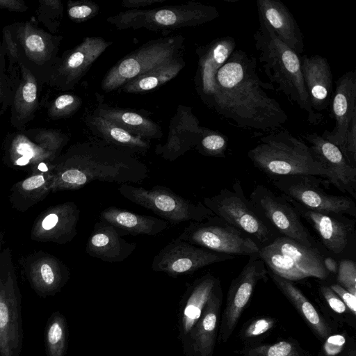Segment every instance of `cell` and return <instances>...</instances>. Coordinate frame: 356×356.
Returning <instances> with one entry per match:
<instances>
[{
  "mask_svg": "<svg viewBox=\"0 0 356 356\" xmlns=\"http://www.w3.org/2000/svg\"><path fill=\"white\" fill-rule=\"evenodd\" d=\"M228 145V138L224 134L204 127L203 134L195 147L202 155L225 158Z\"/></svg>",
  "mask_w": 356,
  "mask_h": 356,
  "instance_id": "obj_40",
  "label": "cell"
},
{
  "mask_svg": "<svg viewBox=\"0 0 356 356\" xmlns=\"http://www.w3.org/2000/svg\"><path fill=\"white\" fill-rule=\"evenodd\" d=\"M15 86L8 72L6 53L0 39V98L2 103V113L10 105Z\"/></svg>",
  "mask_w": 356,
  "mask_h": 356,
  "instance_id": "obj_44",
  "label": "cell"
},
{
  "mask_svg": "<svg viewBox=\"0 0 356 356\" xmlns=\"http://www.w3.org/2000/svg\"><path fill=\"white\" fill-rule=\"evenodd\" d=\"M82 103V99L76 95L63 94L50 104L48 115L52 120L70 117L81 107Z\"/></svg>",
  "mask_w": 356,
  "mask_h": 356,
  "instance_id": "obj_42",
  "label": "cell"
},
{
  "mask_svg": "<svg viewBox=\"0 0 356 356\" xmlns=\"http://www.w3.org/2000/svg\"><path fill=\"white\" fill-rule=\"evenodd\" d=\"M184 38L181 35L161 38L144 44L122 58L104 76L101 88L109 92L129 81L181 54Z\"/></svg>",
  "mask_w": 356,
  "mask_h": 356,
  "instance_id": "obj_8",
  "label": "cell"
},
{
  "mask_svg": "<svg viewBox=\"0 0 356 356\" xmlns=\"http://www.w3.org/2000/svg\"><path fill=\"white\" fill-rule=\"evenodd\" d=\"M24 268L32 288L42 297L58 293L70 278L66 266L45 252H38L29 257Z\"/></svg>",
  "mask_w": 356,
  "mask_h": 356,
  "instance_id": "obj_26",
  "label": "cell"
},
{
  "mask_svg": "<svg viewBox=\"0 0 356 356\" xmlns=\"http://www.w3.org/2000/svg\"><path fill=\"white\" fill-rule=\"evenodd\" d=\"M330 288L340 298L348 311L356 315V296L352 294L339 284H333Z\"/></svg>",
  "mask_w": 356,
  "mask_h": 356,
  "instance_id": "obj_49",
  "label": "cell"
},
{
  "mask_svg": "<svg viewBox=\"0 0 356 356\" xmlns=\"http://www.w3.org/2000/svg\"><path fill=\"white\" fill-rule=\"evenodd\" d=\"M271 180L285 198L304 208L320 213L356 217L355 201L347 195L327 193L316 176L290 175Z\"/></svg>",
  "mask_w": 356,
  "mask_h": 356,
  "instance_id": "obj_13",
  "label": "cell"
},
{
  "mask_svg": "<svg viewBox=\"0 0 356 356\" xmlns=\"http://www.w3.org/2000/svg\"><path fill=\"white\" fill-rule=\"evenodd\" d=\"M249 200L258 216L272 231L307 247H314V241L298 211L282 194L277 195L264 185H257Z\"/></svg>",
  "mask_w": 356,
  "mask_h": 356,
  "instance_id": "obj_14",
  "label": "cell"
},
{
  "mask_svg": "<svg viewBox=\"0 0 356 356\" xmlns=\"http://www.w3.org/2000/svg\"><path fill=\"white\" fill-rule=\"evenodd\" d=\"M47 356H65L67 348L68 328L65 316L59 312L49 318L45 330Z\"/></svg>",
  "mask_w": 356,
  "mask_h": 356,
  "instance_id": "obj_39",
  "label": "cell"
},
{
  "mask_svg": "<svg viewBox=\"0 0 356 356\" xmlns=\"http://www.w3.org/2000/svg\"><path fill=\"white\" fill-rule=\"evenodd\" d=\"M9 249L0 253V356H19L23 330L22 296Z\"/></svg>",
  "mask_w": 356,
  "mask_h": 356,
  "instance_id": "obj_11",
  "label": "cell"
},
{
  "mask_svg": "<svg viewBox=\"0 0 356 356\" xmlns=\"http://www.w3.org/2000/svg\"><path fill=\"white\" fill-rule=\"evenodd\" d=\"M111 44L99 36L84 38L78 45L58 57L48 85L64 91L73 89Z\"/></svg>",
  "mask_w": 356,
  "mask_h": 356,
  "instance_id": "obj_17",
  "label": "cell"
},
{
  "mask_svg": "<svg viewBox=\"0 0 356 356\" xmlns=\"http://www.w3.org/2000/svg\"><path fill=\"white\" fill-rule=\"evenodd\" d=\"M258 255L270 272L291 282L310 277L325 280L328 276L317 248L285 236H277L261 247Z\"/></svg>",
  "mask_w": 356,
  "mask_h": 356,
  "instance_id": "obj_7",
  "label": "cell"
},
{
  "mask_svg": "<svg viewBox=\"0 0 356 356\" xmlns=\"http://www.w3.org/2000/svg\"><path fill=\"white\" fill-rule=\"evenodd\" d=\"M238 356H311L295 340L286 339L272 343L246 345L236 351Z\"/></svg>",
  "mask_w": 356,
  "mask_h": 356,
  "instance_id": "obj_38",
  "label": "cell"
},
{
  "mask_svg": "<svg viewBox=\"0 0 356 356\" xmlns=\"http://www.w3.org/2000/svg\"><path fill=\"white\" fill-rule=\"evenodd\" d=\"M99 218L114 227L122 236H155L169 227V222L161 218L136 213L114 206L102 211Z\"/></svg>",
  "mask_w": 356,
  "mask_h": 356,
  "instance_id": "obj_32",
  "label": "cell"
},
{
  "mask_svg": "<svg viewBox=\"0 0 356 356\" xmlns=\"http://www.w3.org/2000/svg\"><path fill=\"white\" fill-rule=\"evenodd\" d=\"M341 152L349 163L356 167V115L351 120Z\"/></svg>",
  "mask_w": 356,
  "mask_h": 356,
  "instance_id": "obj_47",
  "label": "cell"
},
{
  "mask_svg": "<svg viewBox=\"0 0 356 356\" xmlns=\"http://www.w3.org/2000/svg\"><path fill=\"white\" fill-rule=\"evenodd\" d=\"M256 59L235 49L216 76V92L211 108L238 127L273 131L286 123L288 115L266 90H274L261 81Z\"/></svg>",
  "mask_w": 356,
  "mask_h": 356,
  "instance_id": "obj_1",
  "label": "cell"
},
{
  "mask_svg": "<svg viewBox=\"0 0 356 356\" xmlns=\"http://www.w3.org/2000/svg\"><path fill=\"white\" fill-rule=\"evenodd\" d=\"M118 191L127 200L151 210L173 225L186 221L202 222L215 216L202 202H193L165 186L157 185L147 189L122 184Z\"/></svg>",
  "mask_w": 356,
  "mask_h": 356,
  "instance_id": "obj_9",
  "label": "cell"
},
{
  "mask_svg": "<svg viewBox=\"0 0 356 356\" xmlns=\"http://www.w3.org/2000/svg\"><path fill=\"white\" fill-rule=\"evenodd\" d=\"M99 12V6L91 1H69L67 3L68 16L75 22H86L95 17Z\"/></svg>",
  "mask_w": 356,
  "mask_h": 356,
  "instance_id": "obj_45",
  "label": "cell"
},
{
  "mask_svg": "<svg viewBox=\"0 0 356 356\" xmlns=\"http://www.w3.org/2000/svg\"><path fill=\"white\" fill-rule=\"evenodd\" d=\"M204 131L190 106L179 105L172 118L166 142L158 145L155 153L169 161H174L195 147Z\"/></svg>",
  "mask_w": 356,
  "mask_h": 356,
  "instance_id": "obj_22",
  "label": "cell"
},
{
  "mask_svg": "<svg viewBox=\"0 0 356 356\" xmlns=\"http://www.w3.org/2000/svg\"><path fill=\"white\" fill-rule=\"evenodd\" d=\"M97 100L98 103L92 112L131 134L149 141L162 137L161 127L149 118L136 111L110 106L102 102L99 95H97Z\"/></svg>",
  "mask_w": 356,
  "mask_h": 356,
  "instance_id": "obj_33",
  "label": "cell"
},
{
  "mask_svg": "<svg viewBox=\"0 0 356 356\" xmlns=\"http://www.w3.org/2000/svg\"><path fill=\"white\" fill-rule=\"evenodd\" d=\"M0 8L15 12H24L28 8L24 1L19 0H0Z\"/></svg>",
  "mask_w": 356,
  "mask_h": 356,
  "instance_id": "obj_51",
  "label": "cell"
},
{
  "mask_svg": "<svg viewBox=\"0 0 356 356\" xmlns=\"http://www.w3.org/2000/svg\"><path fill=\"white\" fill-rule=\"evenodd\" d=\"M68 141L66 135L52 129H31L12 137L9 155L15 165L52 164Z\"/></svg>",
  "mask_w": 356,
  "mask_h": 356,
  "instance_id": "obj_18",
  "label": "cell"
},
{
  "mask_svg": "<svg viewBox=\"0 0 356 356\" xmlns=\"http://www.w3.org/2000/svg\"><path fill=\"white\" fill-rule=\"evenodd\" d=\"M80 210L74 202H65L49 207L33 225L31 237L38 241L65 244L76 235Z\"/></svg>",
  "mask_w": 356,
  "mask_h": 356,
  "instance_id": "obj_23",
  "label": "cell"
},
{
  "mask_svg": "<svg viewBox=\"0 0 356 356\" xmlns=\"http://www.w3.org/2000/svg\"><path fill=\"white\" fill-rule=\"evenodd\" d=\"M186 63L181 54L129 81L121 87L124 92L141 93L154 90L175 78Z\"/></svg>",
  "mask_w": 356,
  "mask_h": 356,
  "instance_id": "obj_37",
  "label": "cell"
},
{
  "mask_svg": "<svg viewBox=\"0 0 356 356\" xmlns=\"http://www.w3.org/2000/svg\"><path fill=\"white\" fill-rule=\"evenodd\" d=\"M253 34L254 47L264 72L277 90L307 115L308 122L318 124L323 119L310 104L301 70L300 56L284 44L264 20Z\"/></svg>",
  "mask_w": 356,
  "mask_h": 356,
  "instance_id": "obj_3",
  "label": "cell"
},
{
  "mask_svg": "<svg viewBox=\"0 0 356 356\" xmlns=\"http://www.w3.org/2000/svg\"><path fill=\"white\" fill-rule=\"evenodd\" d=\"M148 168L134 154L97 139L70 146L54 162L51 192L79 189L95 181L138 183Z\"/></svg>",
  "mask_w": 356,
  "mask_h": 356,
  "instance_id": "obj_2",
  "label": "cell"
},
{
  "mask_svg": "<svg viewBox=\"0 0 356 356\" xmlns=\"http://www.w3.org/2000/svg\"><path fill=\"white\" fill-rule=\"evenodd\" d=\"M276 319L271 316H261L255 317L244 324L239 333L238 337L245 346L254 344L271 331L276 325Z\"/></svg>",
  "mask_w": 356,
  "mask_h": 356,
  "instance_id": "obj_41",
  "label": "cell"
},
{
  "mask_svg": "<svg viewBox=\"0 0 356 356\" xmlns=\"http://www.w3.org/2000/svg\"><path fill=\"white\" fill-rule=\"evenodd\" d=\"M85 122L91 133L99 140L134 155L145 154L150 147L149 140L131 134L93 112L86 115Z\"/></svg>",
  "mask_w": 356,
  "mask_h": 356,
  "instance_id": "obj_34",
  "label": "cell"
},
{
  "mask_svg": "<svg viewBox=\"0 0 356 356\" xmlns=\"http://www.w3.org/2000/svg\"><path fill=\"white\" fill-rule=\"evenodd\" d=\"M331 113L335 125L332 131L325 130L321 136L341 150L353 118L356 115V72L348 71L337 82L332 98Z\"/></svg>",
  "mask_w": 356,
  "mask_h": 356,
  "instance_id": "obj_24",
  "label": "cell"
},
{
  "mask_svg": "<svg viewBox=\"0 0 356 356\" xmlns=\"http://www.w3.org/2000/svg\"><path fill=\"white\" fill-rule=\"evenodd\" d=\"M323 265L326 270L329 273H335L337 271V263L336 261L330 257L323 259Z\"/></svg>",
  "mask_w": 356,
  "mask_h": 356,
  "instance_id": "obj_52",
  "label": "cell"
},
{
  "mask_svg": "<svg viewBox=\"0 0 356 356\" xmlns=\"http://www.w3.org/2000/svg\"><path fill=\"white\" fill-rule=\"evenodd\" d=\"M259 18L271 28L275 35L298 54L304 51L302 33L295 17L279 0H257Z\"/></svg>",
  "mask_w": 356,
  "mask_h": 356,
  "instance_id": "obj_28",
  "label": "cell"
},
{
  "mask_svg": "<svg viewBox=\"0 0 356 356\" xmlns=\"http://www.w3.org/2000/svg\"><path fill=\"white\" fill-rule=\"evenodd\" d=\"M337 280L339 285L356 296V264L353 260L340 261Z\"/></svg>",
  "mask_w": 356,
  "mask_h": 356,
  "instance_id": "obj_46",
  "label": "cell"
},
{
  "mask_svg": "<svg viewBox=\"0 0 356 356\" xmlns=\"http://www.w3.org/2000/svg\"><path fill=\"white\" fill-rule=\"evenodd\" d=\"M167 0H123L121 6L129 9H140L153 4L162 3Z\"/></svg>",
  "mask_w": 356,
  "mask_h": 356,
  "instance_id": "obj_50",
  "label": "cell"
},
{
  "mask_svg": "<svg viewBox=\"0 0 356 356\" xmlns=\"http://www.w3.org/2000/svg\"><path fill=\"white\" fill-rule=\"evenodd\" d=\"M37 11L38 19L42 22L51 33L57 31L63 17V6L58 0H44L40 1Z\"/></svg>",
  "mask_w": 356,
  "mask_h": 356,
  "instance_id": "obj_43",
  "label": "cell"
},
{
  "mask_svg": "<svg viewBox=\"0 0 356 356\" xmlns=\"http://www.w3.org/2000/svg\"><path fill=\"white\" fill-rule=\"evenodd\" d=\"M321 293L329 307L337 314H343L348 311L340 298L328 286H321Z\"/></svg>",
  "mask_w": 356,
  "mask_h": 356,
  "instance_id": "obj_48",
  "label": "cell"
},
{
  "mask_svg": "<svg viewBox=\"0 0 356 356\" xmlns=\"http://www.w3.org/2000/svg\"><path fill=\"white\" fill-rule=\"evenodd\" d=\"M223 293L216 286L191 332V356H213L220 324Z\"/></svg>",
  "mask_w": 356,
  "mask_h": 356,
  "instance_id": "obj_30",
  "label": "cell"
},
{
  "mask_svg": "<svg viewBox=\"0 0 356 356\" xmlns=\"http://www.w3.org/2000/svg\"><path fill=\"white\" fill-rule=\"evenodd\" d=\"M215 252L232 256L258 254L260 246L248 235L218 216L191 221L177 237Z\"/></svg>",
  "mask_w": 356,
  "mask_h": 356,
  "instance_id": "obj_12",
  "label": "cell"
},
{
  "mask_svg": "<svg viewBox=\"0 0 356 356\" xmlns=\"http://www.w3.org/2000/svg\"><path fill=\"white\" fill-rule=\"evenodd\" d=\"M53 169L36 172L17 183L11 191L10 200L13 207L24 211L45 198L51 192Z\"/></svg>",
  "mask_w": 356,
  "mask_h": 356,
  "instance_id": "obj_36",
  "label": "cell"
},
{
  "mask_svg": "<svg viewBox=\"0 0 356 356\" xmlns=\"http://www.w3.org/2000/svg\"><path fill=\"white\" fill-rule=\"evenodd\" d=\"M348 356H356V351L354 349L350 350Z\"/></svg>",
  "mask_w": 356,
  "mask_h": 356,
  "instance_id": "obj_53",
  "label": "cell"
},
{
  "mask_svg": "<svg viewBox=\"0 0 356 356\" xmlns=\"http://www.w3.org/2000/svg\"><path fill=\"white\" fill-rule=\"evenodd\" d=\"M268 275L264 262L256 254L250 257L241 273L232 280L220 320L217 337L220 343L228 341L257 283L267 281Z\"/></svg>",
  "mask_w": 356,
  "mask_h": 356,
  "instance_id": "obj_15",
  "label": "cell"
},
{
  "mask_svg": "<svg viewBox=\"0 0 356 356\" xmlns=\"http://www.w3.org/2000/svg\"><path fill=\"white\" fill-rule=\"evenodd\" d=\"M137 244L129 242L111 225L97 221L86 245V252L90 257L108 263L127 259L135 250Z\"/></svg>",
  "mask_w": 356,
  "mask_h": 356,
  "instance_id": "obj_29",
  "label": "cell"
},
{
  "mask_svg": "<svg viewBox=\"0 0 356 356\" xmlns=\"http://www.w3.org/2000/svg\"><path fill=\"white\" fill-rule=\"evenodd\" d=\"M289 202L296 209L300 217L311 225L323 245L328 250L336 254H339L344 250L355 230L354 220L343 215L314 211Z\"/></svg>",
  "mask_w": 356,
  "mask_h": 356,
  "instance_id": "obj_25",
  "label": "cell"
},
{
  "mask_svg": "<svg viewBox=\"0 0 356 356\" xmlns=\"http://www.w3.org/2000/svg\"><path fill=\"white\" fill-rule=\"evenodd\" d=\"M220 280L207 273L187 284L179 316V339L184 355L191 356V332Z\"/></svg>",
  "mask_w": 356,
  "mask_h": 356,
  "instance_id": "obj_19",
  "label": "cell"
},
{
  "mask_svg": "<svg viewBox=\"0 0 356 356\" xmlns=\"http://www.w3.org/2000/svg\"><path fill=\"white\" fill-rule=\"evenodd\" d=\"M268 275L278 289L293 305L316 337L321 339L328 338L332 333L330 325L320 315L300 289L293 282L282 278L270 270H268Z\"/></svg>",
  "mask_w": 356,
  "mask_h": 356,
  "instance_id": "obj_35",
  "label": "cell"
},
{
  "mask_svg": "<svg viewBox=\"0 0 356 356\" xmlns=\"http://www.w3.org/2000/svg\"><path fill=\"white\" fill-rule=\"evenodd\" d=\"M218 16L213 6L188 1L150 9H128L108 17L106 21L119 30L145 29L165 33L201 25Z\"/></svg>",
  "mask_w": 356,
  "mask_h": 356,
  "instance_id": "obj_6",
  "label": "cell"
},
{
  "mask_svg": "<svg viewBox=\"0 0 356 356\" xmlns=\"http://www.w3.org/2000/svg\"><path fill=\"white\" fill-rule=\"evenodd\" d=\"M303 138L309 144L314 156L328 172V182L356 198V167L349 163L338 147L316 132L306 133Z\"/></svg>",
  "mask_w": 356,
  "mask_h": 356,
  "instance_id": "obj_21",
  "label": "cell"
},
{
  "mask_svg": "<svg viewBox=\"0 0 356 356\" xmlns=\"http://www.w3.org/2000/svg\"><path fill=\"white\" fill-rule=\"evenodd\" d=\"M10 102V123L22 129L31 121L39 105L41 86L35 76L22 64Z\"/></svg>",
  "mask_w": 356,
  "mask_h": 356,
  "instance_id": "obj_31",
  "label": "cell"
},
{
  "mask_svg": "<svg viewBox=\"0 0 356 356\" xmlns=\"http://www.w3.org/2000/svg\"><path fill=\"white\" fill-rule=\"evenodd\" d=\"M236 48L235 39L223 36L198 47L197 70L195 75L197 91L202 100L211 107L216 92V76Z\"/></svg>",
  "mask_w": 356,
  "mask_h": 356,
  "instance_id": "obj_20",
  "label": "cell"
},
{
  "mask_svg": "<svg viewBox=\"0 0 356 356\" xmlns=\"http://www.w3.org/2000/svg\"><path fill=\"white\" fill-rule=\"evenodd\" d=\"M233 259L234 256L215 252L176 238L154 257L151 268L154 272L177 277Z\"/></svg>",
  "mask_w": 356,
  "mask_h": 356,
  "instance_id": "obj_16",
  "label": "cell"
},
{
  "mask_svg": "<svg viewBox=\"0 0 356 356\" xmlns=\"http://www.w3.org/2000/svg\"><path fill=\"white\" fill-rule=\"evenodd\" d=\"M63 38L46 32L33 21L15 22L3 29L2 44L9 76L22 64L40 86L49 83L58 59Z\"/></svg>",
  "mask_w": 356,
  "mask_h": 356,
  "instance_id": "obj_4",
  "label": "cell"
},
{
  "mask_svg": "<svg viewBox=\"0 0 356 356\" xmlns=\"http://www.w3.org/2000/svg\"><path fill=\"white\" fill-rule=\"evenodd\" d=\"M3 238V233H1V234H0V248H1V243H2Z\"/></svg>",
  "mask_w": 356,
  "mask_h": 356,
  "instance_id": "obj_54",
  "label": "cell"
},
{
  "mask_svg": "<svg viewBox=\"0 0 356 356\" xmlns=\"http://www.w3.org/2000/svg\"><path fill=\"white\" fill-rule=\"evenodd\" d=\"M202 203L216 216L244 232L261 247L276 238L275 232L261 219L246 198L238 179L231 190L221 189L215 195L204 197Z\"/></svg>",
  "mask_w": 356,
  "mask_h": 356,
  "instance_id": "obj_10",
  "label": "cell"
},
{
  "mask_svg": "<svg viewBox=\"0 0 356 356\" xmlns=\"http://www.w3.org/2000/svg\"><path fill=\"white\" fill-rule=\"evenodd\" d=\"M248 157L270 179L298 175L329 178L328 172L309 145L284 129L261 137L257 145L248 151Z\"/></svg>",
  "mask_w": 356,
  "mask_h": 356,
  "instance_id": "obj_5",
  "label": "cell"
},
{
  "mask_svg": "<svg viewBox=\"0 0 356 356\" xmlns=\"http://www.w3.org/2000/svg\"><path fill=\"white\" fill-rule=\"evenodd\" d=\"M0 114H2V103L0 98Z\"/></svg>",
  "mask_w": 356,
  "mask_h": 356,
  "instance_id": "obj_55",
  "label": "cell"
},
{
  "mask_svg": "<svg viewBox=\"0 0 356 356\" xmlns=\"http://www.w3.org/2000/svg\"><path fill=\"white\" fill-rule=\"evenodd\" d=\"M301 70L309 102L314 111H322L330 105L333 89L331 67L320 55L300 56Z\"/></svg>",
  "mask_w": 356,
  "mask_h": 356,
  "instance_id": "obj_27",
  "label": "cell"
}]
</instances>
